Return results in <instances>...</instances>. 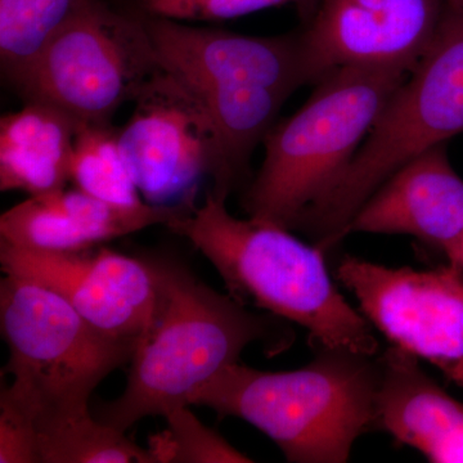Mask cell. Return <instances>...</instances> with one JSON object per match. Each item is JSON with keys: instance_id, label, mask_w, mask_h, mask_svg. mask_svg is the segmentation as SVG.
<instances>
[{"instance_id": "cell-1", "label": "cell", "mask_w": 463, "mask_h": 463, "mask_svg": "<svg viewBox=\"0 0 463 463\" xmlns=\"http://www.w3.org/2000/svg\"><path fill=\"white\" fill-rule=\"evenodd\" d=\"M156 300L138 341L123 394L93 411L100 422L127 432L146 417L190 405V397L254 343L283 349L279 317L254 315L169 258H146Z\"/></svg>"}, {"instance_id": "cell-2", "label": "cell", "mask_w": 463, "mask_h": 463, "mask_svg": "<svg viewBox=\"0 0 463 463\" xmlns=\"http://www.w3.org/2000/svg\"><path fill=\"white\" fill-rule=\"evenodd\" d=\"M212 263L230 297L309 332L316 347L373 356L371 323L332 282L325 252L279 225L231 215L227 199L207 191L203 205L166 224Z\"/></svg>"}, {"instance_id": "cell-3", "label": "cell", "mask_w": 463, "mask_h": 463, "mask_svg": "<svg viewBox=\"0 0 463 463\" xmlns=\"http://www.w3.org/2000/svg\"><path fill=\"white\" fill-rule=\"evenodd\" d=\"M317 350L315 361L285 373L227 365L188 404L249 422L288 462H346L356 439L376 429L379 361L347 350Z\"/></svg>"}, {"instance_id": "cell-4", "label": "cell", "mask_w": 463, "mask_h": 463, "mask_svg": "<svg viewBox=\"0 0 463 463\" xmlns=\"http://www.w3.org/2000/svg\"><path fill=\"white\" fill-rule=\"evenodd\" d=\"M0 328L9 349L0 405L32 423L39 443L93 416L91 394L136 344L97 330L53 289L17 274L0 283Z\"/></svg>"}, {"instance_id": "cell-5", "label": "cell", "mask_w": 463, "mask_h": 463, "mask_svg": "<svg viewBox=\"0 0 463 463\" xmlns=\"http://www.w3.org/2000/svg\"><path fill=\"white\" fill-rule=\"evenodd\" d=\"M463 133V5L444 3L430 48L386 100L367 138L297 230L327 252L362 205L408 161Z\"/></svg>"}, {"instance_id": "cell-6", "label": "cell", "mask_w": 463, "mask_h": 463, "mask_svg": "<svg viewBox=\"0 0 463 463\" xmlns=\"http://www.w3.org/2000/svg\"><path fill=\"white\" fill-rule=\"evenodd\" d=\"M411 71L345 66L328 72L297 114L265 137V157L242 206L249 218L295 230L345 169L392 91Z\"/></svg>"}, {"instance_id": "cell-7", "label": "cell", "mask_w": 463, "mask_h": 463, "mask_svg": "<svg viewBox=\"0 0 463 463\" xmlns=\"http://www.w3.org/2000/svg\"><path fill=\"white\" fill-rule=\"evenodd\" d=\"M160 69L142 14L91 0L12 85L26 102L54 106L81 124L111 125Z\"/></svg>"}, {"instance_id": "cell-8", "label": "cell", "mask_w": 463, "mask_h": 463, "mask_svg": "<svg viewBox=\"0 0 463 463\" xmlns=\"http://www.w3.org/2000/svg\"><path fill=\"white\" fill-rule=\"evenodd\" d=\"M118 143L143 201L155 206L196 203L201 182L228 199L237 187L218 132L203 103L161 66L133 100Z\"/></svg>"}, {"instance_id": "cell-9", "label": "cell", "mask_w": 463, "mask_h": 463, "mask_svg": "<svg viewBox=\"0 0 463 463\" xmlns=\"http://www.w3.org/2000/svg\"><path fill=\"white\" fill-rule=\"evenodd\" d=\"M335 279L392 343L441 371L463 389V268H386L345 255Z\"/></svg>"}, {"instance_id": "cell-10", "label": "cell", "mask_w": 463, "mask_h": 463, "mask_svg": "<svg viewBox=\"0 0 463 463\" xmlns=\"http://www.w3.org/2000/svg\"><path fill=\"white\" fill-rule=\"evenodd\" d=\"M93 249L44 251L0 241V263L5 274L53 289L97 330L138 345L156 300L154 270L147 259Z\"/></svg>"}, {"instance_id": "cell-11", "label": "cell", "mask_w": 463, "mask_h": 463, "mask_svg": "<svg viewBox=\"0 0 463 463\" xmlns=\"http://www.w3.org/2000/svg\"><path fill=\"white\" fill-rule=\"evenodd\" d=\"M443 0H321L300 33L313 83L345 66L412 71L430 48Z\"/></svg>"}, {"instance_id": "cell-12", "label": "cell", "mask_w": 463, "mask_h": 463, "mask_svg": "<svg viewBox=\"0 0 463 463\" xmlns=\"http://www.w3.org/2000/svg\"><path fill=\"white\" fill-rule=\"evenodd\" d=\"M142 17L161 66L192 90L261 85L291 96L313 83L300 33L261 38Z\"/></svg>"}, {"instance_id": "cell-13", "label": "cell", "mask_w": 463, "mask_h": 463, "mask_svg": "<svg viewBox=\"0 0 463 463\" xmlns=\"http://www.w3.org/2000/svg\"><path fill=\"white\" fill-rule=\"evenodd\" d=\"M192 207L155 206L145 201L120 205L97 199L78 188H63L30 196L3 213L0 241L44 251H80L151 225H166Z\"/></svg>"}, {"instance_id": "cell-14", "label": "cell", "mask_w": 463, "mask_h": 463, "mask_svg": "<svg viewBox=\"0 0 463 463\" xmlns=\"http://www.w3.org/2000/svg\"><path fill=\"white\" fill-rule=\"evenodd\" d=\"M349 232L408 234L444 252L463 232V179L444 145L422 152L386 179L358 210Z\"/></svg>"}, {"instance_id": "cell-15", "label": "cell", "mask_w": 463, "mask_h": 463, "mask_svg": "<svg viewBox=\"0 0 463 463\" xmlns=\"http://www.w3.org/2000/svg\"><path fill=\"white\" fill-rule=\"evenodd\" d=\"M377 361L376 429L430 462L463 463V403L428 376L412 353L392 345Z\"/></svg>"}, {"instance_id": "cell-16", "label": "cell", "mask_w": 463, "mask_h": 463, "mask_svg": "<svg viewBox=\"0 0 463 463\" xmlns=\"http://www.w3.org/2000/svg\"><path fill=\"white\" fill-rule=\"evenodd\" d=\"M62 109L42 102L0 118V190L52 194L71 181L76 133L80 128Z\"/></svg>"}, {"instance_id": "cell-17", "label": "cell", "mask_w": 463, "mask_h": 463, "mask_svg": "<svg viewBox=\"0 0 463 463\" xmlns=\"http://www.w3.org/2000/svg\"><path fill=\"white\" fill-rule=\"evenodd\" d=\"M91 0H0V63L14 84Z\"/></svg>"}, {"instance_id": "cell-18", "label": "cell", "mask_w": 463, "mask_h": 463, "mask_svg": "<svg viewBox=\"0 0 463 463\" xmlns=\"http://www.w3.org/2000/svg\"><path fill=\"white\" fill-rule=\"evenodd\" d=\"M71 182L78 190L120 205L143 203L112 125L81 124L76 133Z\"/></svg>"}, {"instance_id": "cell-19", "label": "cell", "mask_w": 463, "mask_h": 463, "mask_svg": "<svg viewBox=\"0 0 463 463\" xmlns=\"http://www.w3.org/2000/svg\"><path fill=\"white\" fill-rule=\"evenodd\" d=\"M38 463H154L148 449L134 444L125 431L90 417L45 438Z\"/></svg>"}, {"instance_id": "cell-20", "label": "cell", "mask_w": 463, "mask_h": 463, "mask_svg": "<svg viewBox=\"0 0 463 463\" xmlns=\"http://www.w3.org/2000/svg\"><path fill=\"white\" fill-rule=\"evenodd\" d=\"M164 419L165 430L148 439L147 449L154 463L252 462L218 432L203 425L190 405L173 408Z\"/></svg>"}, {"instance_id": "cell-21", "label": "cell", "mask_w": 463, "mask_h": 463, "mask_svg": "<svg viewBox=\"0 0 463 463\" xmlns=\"http://www.w3.org/2000/svg\"><path fill=\"white\" fill-rule=\"evenodd\" d=\"M310 0H137L142 14L174 21H223Z\"/></svg>"}, {"instance_id": "cell-22", "label": "cell", "mask_w": 463, "mask_h": 463, "mask_svg": "<svg viewBox=\"0 0 463 463\" xmlns=\"http://www.w3.org/2000/svg\"><path fill=\"white\" fill-rule=\"evenodd\" d=\"M444 254H446L449 263H453L463 268V232L458 239L453 241V242L444 250Z\"/></svg>"}, {"instance_id": "cell-23", "label": "cell", "mask_w": 463, "mask_h": 463, "mask_svg": "<svg viewBox=\"0 0 463 463\" xmlns=\"http://www.w3.org/2000/svg\"><path fill=\"white\" fill-rule=\"evenodd\" d=\"M446 5H463V0H443Z\"/></svg>"}]
</instances>
